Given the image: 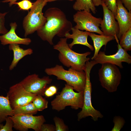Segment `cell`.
<instances>
[{
	"mask_svg": "<svg viewBox=\"0 0 131 131\" xmlns=\"http://www.w3.org/2000/svg\"><path fill=\"white\" fill-rule=\"evenodd\" d=\"M47 3L45 0H36L33 3L30 11L23 21L25 37L37 31L46 22V19L42 10Z\"/></svg>",
	"mask_w": 131,
	"mask_h": 131,
	"instance_id": "obj_6",
	"label": "cell"
},
{
	"mask_svg": "<svg viewBox=\"0 0 131 131\" xmlns=\"http://www.w3.org/2000/svg\"><path fill=\"white\" fill-rule=\"evenodd\" d=\"M46 21L37 31L38 36L42 40L53 45V40L56 35L60 37L71 30L72 23L67 18L64 13L60 9L51 7L48 9L44 14Z\"/></svg>",
	"mask_w": 131,
	"mask_h": 131,
	"instance_id": "obj_1",
	"label": "cell"
},
{
	"mask_svg": "<svg viewBox=\"0 0 131 131\" xmlns=\"http://www.w3.org/2000/svg\"><path fill=\"white\" fill-rule=\"evenodd\" d=\"M45 0L46 2H52V1H56L57 0ZM69 0L70 1H73V0Z\"/></svg>",
	"mask_w": 131,
	"mask_h": 131,
	"instance_id": "obj_35",
	"label": "cell"
},
{
	"mask_svg": "<svg viewBox=\"0 0 131 131\" xmlns=\"http://www.w3.org/2000/svg\"><path fill=\"white\" fill-rule=\"evenodd\" d=\"M73 18L76 24L74 28L82 31L104 35L99 28L102 20L101 18L95 17L90 12L85 10L77 11L74 15Z\"/></svg>",
	"mask_w": 131,
	"mask_h": 131,
	"instance_id": "obj_8",
	"label": "cell"
},
{
	"mask_svg": "<svg viewBox=\"0 0 131 131\" xmlns=\"http://www.w3.org/2000/svg\"><path fill=\"white\" fill-rule=\"evenodd\" d=\"M57 91V89L56 86H51L46 88L44 91V95L47 97H50L56 94Z\"/></svg>",
	"mask_w": 131,
	"mask_h": 131,
	"instance_id": "obj_30",
	"label": "cell"
},
{
	"mask_svg": "<svg viewBox=\"0 0 131 131\" xmlns=\"http://www.w3.org/2000/svg\"><path fill=\"white\" fill-rule=\"evenodd\" d=\"M102 2L105 3L106 1V0H101Z\"/></svg>",
	"mask_w": 131,
	"mask_h": 131,
	"instance_id": "obj_36",
	"label": "cell"
},
{
	"mask_svg": "<svg viewBox=\"0 0 131 131\" xmlns=\"http://www.w3.org/2000/svg\"><path fill=\"white\" fill-rule=\"evenodd\" d=\"M37 95L27 91L19 83L10 87L7 94L13 109L32 102Z\"/></svg>",
	"mask_w": 131,
	"mask_h": 131,
	"instance_id": "obj_10",
	"label": "cell"
},
{
	"mask_svg": "<svg viewBox=\"0 0 131 131\" xmlns=\"http://www.w3.org/2000/svg\"><path fill=\"white\" fill-rule=\"evenodd\" d=\"M103 17L100 25L101 30L104 35L114 36L118 35L119 28L117 22L112 12L109 9L104 2H102Z\"/></svg>",
	"mask_w": 131,
	"mask_h": 131,
	"instance_id": "obj_13",
	"label": "cell"
},
{
	"mask_svg": "<svg viewBox=\"0 0 131 131\" xmlns=\"http://www.w3.org/2000/svg\"><path fill=\"white\" fill-rule=\"evenodd\" d=\"M55 131V126L52 124L43 123L42 125L41 131Z\"/></svg>",
	"mask_w": 131,
	"mask_h": 131,
	"instance_id": "obj_31",
	"label": "cell"
},
{
	"mask_svg": "<svg viewBox=\"0 0 131 131\" xmlns=\"http://www.w3.org/2000/svg\"><path fill=\"white\" fill-rule=\"evenodd\" d=\"M8 13V12H0V34H4L8 31L5 26V17Z\"/></svg>",
	"mask_w": 131,
	"mask_h": 131,
	"instance_id": "obj_28",
	"label": "cell"
},
{
	"mask_svg": "<svg viewBox=\"0 0 131 131\" xmlns=\"http://www.w3.org/2000/svg\"><path fill=\"white\" fill-rule=\"evenodd\" d=\"M14 115H32L36 114L38 111L32 102L13 109Z\"/></svg>",
	"mask_w": 131,
	"mask_h": 131,
	"instance_id": "obj_21",
	"label": "cell"
},
{
	"mask_svg": "<svg viewBox=\"0 0 131 131\" xmlns=\"http://www.w3.org/2000/svg\"><path fill=\"white\" fill-rule=\"evenodd\" d=\"M67 39L61 38L59 41L54 45L53 49L59 52L58 58L65 66L79 71H84L86 62L90 58L87 57L91 53L87 52L79 53L73 50L67 43Z\"/></svg>",
	"mask_w": 131,
	"mask_h": 131,
	"instance_id": "obj_2",
	"label": "cell"
},
{
	"mask_svg": "<svg viewBox=\"0 0 131 131\" xmlns=\"http://www.w3.org/2000/svg\"><path fill=\"white\" fill-rule=\"evenodd\" d=\"M119 44L121 47L126 51L131 50V28L121 37Z\"/></svg>",
	"mask_w": 131,
	"mask_h": 131,
	"instance_id": "obj_22",
	"label": "cell"
},
{
	"mask_svg": "<svg viewBox=\"0 0 131 131\" xmlns=\"http://www.w3.org/2000/svg\"><path fill=\"white\" fill-rule=\"evenodd\" d=\"M18 0H4L2 1L3 3L9 2V5L10 7H11Z\"/></svg>",
	"mask_w": 131,
	"mask_h": 131,
	"instance_id": "obj_33",
	"label": "cell"
},
{
	"mask_svg": "<svg viewBox=\"0 0 131 131\" xmlns=\"http://www.w3.org/2000/svg\"><path fill=\"white\" fill-rule=\"evenodd\" d=\"M73 6V9L77 11L85 10L95 14L96 11L95 6L92 0H76Z\"/></svg>",
	"mask_w": 131,
	"mask_h": 131,
	"instance_id": "obj_20",
	"label": "cell"
},
{
	"mask_svg": "<svg viewBox=\"0 0 131 131\" xmlns=\"http://www.w3.org/2000/svg\"><path fill=\"white\" fill-rule=\"evenodd\" d=\"M113 122L114 123L113 127L111 131H119L123 128L125 123L123 118L119 116H115L113 118Z\"/></svg>",
	"mask_w": 131,
	"mask_h": 131,
	"instance_id": "obj_24",
	"label": "cell"
},
{
	"mask_svg": "<svg viewBox=\"0 0 131 131\" xmlns=\"http://www.w3.org/2000/svg\"><path fill=\"white\" fill-rule=\"evenodd\" d=\"M45 72L48 75L56 76L58 80L65 81L78 92L84 91L86 79L84 71H79L71 68L67 70L62 66L57 65L54 67L46 68Z\"/></svg>",
	"mask_w": 131,
	"mask_h": 131,
	"instance_id": "obj_3",
	"label": "cell"
},
{
	"mask_svg": "<svg viewBox=\"0 0 131 131\" xmlns=\"http://www.w3.org/2000/svg\"><path fill=\"white\" fill-rule=\"evenodd\" d=\"M105 3L115 16L117 9V0H106Z\"/></svg>",
	"mask_w": 131,
	"mask_h": 131,
	"instance_id": "obj_29",
	"label": "cell"
},
{
	"mask_svg": "<svg viewBox=\"0 0 131 131\" xmlns=\"http://www.w3.org/2000/svg\"><path fill=\"white\" fill-rule=\"evenodd\" d=\"M17 4L20 10H28L32 8L33 3L30 0H23L18 2H16L14 4Z\"/></svg>",
	"mask_w": 131,
	"mask_h": 131,
	"instance_id": "obj_27",
	"label": "cell"
},
{
	"mask_svg": "<svg viewBox=\"0 0 131 131\" xmlns=\"http://www.w3.org/2000/svg\"><path fill=\"white\" fill-rule=\"evenodd\" d=\"M52 81L49 76L41 78L38 75L33 74L28 75L19 83L28 92L42 96L48 85L50 84Z\"/></svg>",
	"mask_w": 131,
	"mask_h": 131,
	"instance_id": "obj_11",
	"label": "cell"
},
{
	"mask_svg": "<svg viewBox=\"0 0 131 131\" xmlns=\"http://www.w3.org/2000/svg\"><path fill=\"white\" fill-rule=\"evenodd\" d=\"M6 123L4 125L0 124V131H12L14 123L10 116H8L6 118Z\"/></svg>",
	"mask_w": 131,
	"mask_h": 131,
	"instance_id": "obj_26",
	"label": "cell"
},
{
	"mask_svg": "<svg viewBox=\"0 0 131 131\" xmlns=\"http://www.w3.org/2000/svg\"><path fill=\"white\" fill-rule=\"evenodd\" d=\"M14 115L13 109L11 107L7 95H0V124L5 120L8 116Z\"/></svg>",
	"mask_w": 131,
	"mask_h": 131,
	"instance_id": "obj_19",
	"label": "cell"
},
{
	"mask_svg": "<svg viewBox=\"0 0 131 131\" xmlns=\"http://www.w3.org/2000/svg\"><path fill=\"white\" fill-rule=\"evenodd\" d=\"M101 65L98 72L101 85L108 92L116 91L122 78L119 68L116 66L109 63Z\"/></svg>",
	"mask_w": 131,
	"mask_h": 131,
	"instance_id": "obj_7",
	"label": "cell"
},
{
	"mask_svg": "<svg viewBox=\"0 0 131 131\" xmlns=\"http://www.w3.org/2000/svg\"><path fill=\"white\" fill-rule=\"evenodd\" d=\"M9 49L13 53V58L9 67L10 70H13L17 66L19 61L25 56L30 55L33 53L31 48L24 49L20 47L19 44H11L9 45Z\"/></svg>",
	"mask_w": 131,
	"mask_h": 131,
	"instance_id": "obj_17",
	"label": "cell"
},
{
	"mask_svg": "<svg viewBox=\"0 0 131 131\" xmlns=\"http://www.w3.org/2000/svg\"><path fill=\"white\" fill-rule=\"evenodd\" d=\"M73 88L66 84L60 93L51 102L52 108L60 111L70 106L73 109H82L83 104L84 91L76 92Z\"/></svg>",
	"mask_w": 131,
	"mask_h": 131,
	"instance_id": "obj_5",
	"label": "cell"
},
{
	"mask_svg": "<svg viewBox=\"0 0 131 131\" xmlns=\"http://www.w3.org/2000/svg\"><path fill=\"white\" fill-rule=\"evenodd\" d=\"M97 64V63L94 60L87 61L85 63L84 71L86 74V79L84 91L83 104L81 110L77 114V120L79 121L89 116H91L94 121H97L99 118H102L103 117L99 111L94 108L91 102L92 86L90 74L92 67Z\"/></svg>",
	"mask_w": 131,
	"mask_h": 131,
	"instance_id": "obj_4",
	"label": "cell"
},
{
	"mask_svg": "<svg viewBox=\"0 0 131 131\" xmlns=\"http://www.w3.org/2000/svg\"><path fill=\"white\" fill-rule=\"evenodd\" d=\"M115 38L118 43V50L117 52L113 55H107L104 52L99 51L93 60L98 64L109 63L122 68V62H125L128 64L131 63V56L120 46L117 36H115Z\"/></svg>",
	"mask_w": 131,
	"mask_h": 131,
	"instance_id": "obj_12",
	"label": "cell"
},
{
	"mask_svg": "<svg viewBox=\"0 0 131 131\" xmlns=\"http://www.w3.org/2000/svg\"><path fill=\"white\" fill-rule=\"evenodd\" d=\"M14 123L13 128L20 131H26L32 129L35 131H41L42 125L45 122L42 115H14L10 116Z\"/></svg>",
	"mask_w": 131,
	"mask_h": 131,
	"instance_id": "obj_9",
	"label": "cell"
},
{
	"mask_svg": "<svg viewBox=\"0 0 131 131\" xmlns=\"http://www.w3.org/2000/svg\"><path fill=\"white\" fill-rule=\"evenodd\" d=\"M124 7L130 12H131V0H121Z\"/></svg>",
	"mask_w": 131,
	"mask_h": 131,
	"instance_id": "obj_32",
	"label": "cell"
},
{
	"mask_svg": "<svg viewBox=\"0 0 131 131\" xmlns=\"http://www.w3.org/2000/svg\"><path fill=\"white\" fill-rule=\"evenodd\" d=\"M53 120L55 124L56 131H66L68 130L67 126L65 124L62 119L55 116Z\"/></svg>",
	"mask_w": 131,
	"mask_h": 131,
	"instance_id": "obj_25",
	"label": "cell"
},
{
	"mask_svg": "<svg viewBox=\"0 0 131 131\" xmlns=\"http://www.w3.org/2000/svg\"><path fill=\"white\" fill-rule=\"evenodd\" d=\"M93 4L95 6L102 5V2L101 0H92Z\"/></svg>",
	"mask_w": 131,
	"mask_h": 131,
	"instance_id": "obj_34",
	"label": "cell"
},
{
	"mask_svg": "<svg viewBox=\"0 0 131 131\" xmlns=\"http://www.w3.org/2000/svg\"><path fill=\"white\" fill-rule=\"evenodd\" d=\"M117 9L115 16L117 21L119 31L117 36L118 39L121 37L131 28V12L124 6L121 0H117Z\"/></svg>",
	"mask_w": 131,
	"mask_h": 131,
	"instance_id": "obj_14",
	"label": "cell"
},
{
	"mask_svg": "<svg viewBox=\"0 0 131 131\" xmlns=\"http://www.w3.org/2000/svg\"><path fill=\"white\" fill-rule=\"evenodd\" d=\"M89 36L93 41L94 49V54L91 58L92 60L96 57L103 46L105 45L106 47L108 42L115 39V37L113 36L98 35L91 32H90Z\"/></svg>",
	"mask_w": 131,
	"mask_h": 131,
	"instance_id": "obj_18",
	"label": "cell"
},
{
	"mask_svg": "<svg viewBox=\"0 0 131 131\" xmlns=\"http://www.w3.org/2000/svg\"><path fill=\"white\" fill-rule=\"evenodd\" d=\"M71 30L72 34L69 32L66 33L65 37L67 39H72L73 40L72 42L68 44L69 47L72 49L73 46L76 44H81L86 46L91 50H94V47L88 42L87 38L90 32L83 31L76 29L74 27H72Z\"/></svg>",
	"mask_w": 131,
	"mask_h": 131,
	"instance_id": "obj_16",
	"label": "cell"
},
{
	"mask_svg": "<svg viewBox=\"0 0 131 131\" xmlns=\"http://www.w3.org/2000/svg\"><path fill=\"white\" fill-rule=\"evenodd\" d=\"M10 25L9 30L5 34L0 36V41L2 45L17 44L27 45L31 43L32 41L30 38H21L17 35L16 32L17 26L16 22L11 23Z\"/></svg>",
	"mask_w": 131,
	"mask_h": 131,
	"instance_id": "obj_15",
	"label": "cell"
},
{
	"mask_svg": "<svg viewBox=\"0 0 131 131\" xmlns=\"http://www.w3.org/2000/svg\"><path fill=\"white\" fill-rule=\"evenodd\" d=\"M32 102L38 111H42L48 107V101L41 95H37Z\"/></svg>",
	"mask_w": 131,
	"mask_h": 131,
	"instance_id": "obj_23",
	"label": "cell"
}]
</instances>
